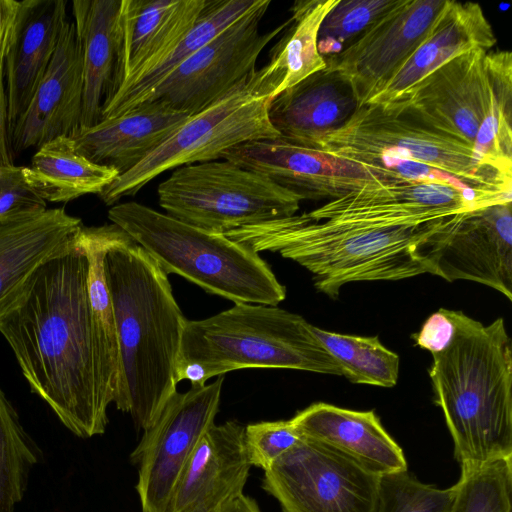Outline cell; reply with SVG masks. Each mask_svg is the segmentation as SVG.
<instances>
[{
    "label": "cell",
    "mask_w": 512,
    "mask_h": 512,
    "mask_svg": "<svg viewBox=\"0 0 512 512\" xmlns=\"http://www.w3.org/2000/svg\"><path fill=\"white\" fill-rule=\"evenodd\" d=\"M244 426L213 424L196 446L163 512H221L243 495L249 470Z\"/></svg>",
    "instance_id": "ac0fdd59"
},
{
    "label": "cell",
    "mask_w": 512,
    "mask_h": 512,
    "mask_svg": "<svg viewBox=\"0 0 512 512\" xmlns=\"http://www.w3.org/2000/svg\"><path fill=\"white\" fill-rule=\"evenodd\" d=\"M496 42L494 31L479 4L446 1L424 40L368 103L391 104L449 60L473 49L488 51Z\"/></svg>",
    "instance_id": "cb8c5ba5"
},
{
    "label": "cell",
    "mask_w": 512,
    "mask_h": 512,
    "mask_svg": "<svg viewBox=\"0 0 512 512\" xmlns=\"http://www.w3.org/2000/svg\"><path fill=\"white\" fill-rule=\"evenodd\" d=\"M315 149L361 165L385 179L398 180L400 167L413 160L477 189L512 191L511 176L483 165L471 146L428 126L399 104L356 107Z\"/></svg>",
    "instance_id": "52a82bcc"
},
{
    "label": "cell",
    "mask_w": 512,
    "mask_h": 512,
    "mask_svg": "<svg viewBox=\"0 0 512 512\" xmlns=\"http://www.w3.org/2000/svg\"><path fill=\"white\" fill-rule=\"evenodd\" d=\"M270 3L261 0L199 48L162 80L144 102H160L194 115L225 95L256 69L260 53L289 24L287 20L272 31L260 32V22Z\"/></svg>",
    "instance_id": "7c38bea8"
},
{
    "label": "cell",
    "mask_w": 512,
    "mask_h": 512,
    "mask_svg": "<svg viewBox=\"0 0 512 512\" xmlns=\"http://www.w3.org/2000/svg\"><path fill=\"white\" fill-rule=\"evenodd\" d=\"M207 2L121 0L116 71L107 101L161 63L192 29Z\"/></svg>",
    "instance_id": "e0dca14e"
},
{
    "label": "cell",
    "mask_w": 512,
    "mask_h": 512,
    "mask_svg": "<svg viewBox=\"0 0 512 512\" xmlns=\"http://www.w3.org/2000/svg\"><path fill=\"white\" fill-rule=\"evenodd\" d=\"M18 1L16 0H0V35L8 18L16 9Z\"/></svg>",
    "instance_id": "b9f144b4"
},
{
    "label": "cell",
    "mask_w": 512,
    "mask_h": 512,
    "mask_svg": "<svg viewBox=\"0 0 512 512\" xmlns=\"http://www.w3.org/2000/svg\"><path fill=\"white\" fill-rule=\"evenodd\" d=\"M429 376L461 472L512 457V345L503 318L432 355Z\"/></svg>",
    "instance_id": "277c9868"
},
{
    "label": "cell",
    "mask_w": 512,
    "mask_h": 512,
    "mask_svg": "<svg viewBox=\"0 0 512 512\" xmlns=\"http://www.w3.org/2000/svg\"><path fill=\"white\" fill-rule=\"evenodd\" d=\"M221 159L261 174L303 200L337 198L385 179L361 165L281 137L243 143L228 150Z\"/></svg>",
    "instance_id": "9a60e30c"
},
{
    "label": "cell",
    "mask_w": 512,
    "mask_h": 512,
    "mask_svg": "<svg viewBox=\"0 0 512 512\" xmlns=\"http://www.w3.org/2000/svg\"><path fill=\"white\" fill-rule=\"evenodd\" d=\"M169 275L178 274L234 303L277 306L286 288L260 255L224 234L211 233L129 201L108 211Z\"/></svg>",
    "instance_id": "5b68a950"
},
{
    "label": "cell",
    "mask_w": 512,
    "mask_h": 512,
    "mask_svg": "<svg viewBox=\"0 0 512 512\" xmlns=\"http://www.w3.org/2000/svg\"><path fill=\"white\" fill-rule=\"evenodd\" d=\"M337 1H297L291 7L288 29L273 46L270 60L264 66L276 85L275 97L311 75L325 70V59L317 48L318 31Z\"/></svg>",
    "instance_id": "f546056e"
},
{
    "label": "cell",
    "mask_w": 512,
    "mask_h": 512,
    "mask_svg": "<svg viewBox=\"0 0 512 512\" xmlns=\"http://www.w3.org/2000/svg\"><path fill=\"white\" fill-rule=\"evenodd\" d=\"M37 462L34 443L0 388V512H15Z\"/></svg>",
    "instance_id": "d6a6232c"
},
{
    "label": "cell",
    "mask_w": 512,
    "mask_h": 512,
    "mask_svg": "<svg viewBox=\"0 0 512 512\" xmlns=\"http://www.w3.org/2000/svg\"><path fill=\"white\" fill-rule=\"evenodd\" d=\"M455 485L438 488L425 484L408 470L380 476L377 512H450Z\"/></svg>",
    "instance_id": "d590c367"
},
{
    "label": "cell",
    "mask_w": 512,
    "mask_h": 512,
    "mask_svg": "<svg viewBox=\"0 0 512 512\" xmlns=\"http://www.w3.org/2000/svg\"><path fill=\"white\" fill-rule=\"evenodd\" d=\"M487 68L492 86V102L472 148L483 165L512 177L511 53L488 52Z\"/></svg>",
    "instance_id": "4dcf8cb0"
},
{
    "label": "cell",
    "mask_w": 512,
    "mask_h": 512,
    "mask_svg": "<svg viewBox=\"0 0 512 512\" xmlns=\"http://www.w3.org/2000/svg\"><path fill=\"white\" fill-rule=\"evenodd\" d=\"M66 16V0L18 1L4 59L10 136L49 67Z\"/></svg>",
    "instance_id": "ffe728a7"
},
{
    "label": "cell",
    "mask_w": 512,
    "mask_h": 512,
    "mask_svg": "<svg viewBox=\"0 0 512 512\" xmlns=\"http://www.w3.org/2000/svg\"><path fill=\"white\" fill-rule=\"evenodd\" d=\"M103 269L122 369L121 388L113 403L144 431L177 391L175 367L187 319L168 275L117 225L103 257Z\"/></svg>",
    "instance_id": "3957f363"
},
{
    "label": "cell",
    "mask_w": 512,
    "mask_h": 512,
    "mask_svg": "<svg viewBox=\"0 0 512 512\" xmlns=\"http://www.w3.org/2000/svg\"><path fill=\"white\" fill-rule=\"evenodd\" d=\"M290 421L302 438L323 444L375 474L407 470L401 447L374 411L318 402L299 411Z\"/></svg>",
    "instance_id": "603a6c76"
},
{
    "label": "cell",
    "mask_w": 512,
    "mask_h": 512,
    "mask_svg": "<svg viewBox=\"0 0 512 512\" xmlns=\"http://www.w3.org/2000/svg\"><path fill=\"white\" fill-rule=\"evenodd\" d=\"M121 0H74L72 13L82 53L81 129L101 119L114 82Z\"/></svg>",
    "instance_id": "484cf974"
},
{
    "label": "cell",
    "mask_w": 512,
    "mask_h": 512,
    "mask_svg": "<svg viewBox=\"0 0 512 512\" xmlns=\"http://www.w3.org/2000/svg\"><path fill=\"white\" fill-rule=\"evenodd\" d=\"M431 274L469 280L512 300L511 202L469 212L431 259Z\"/></svg>",
    "instance_id": "2e32d148"
},
{
    "label": "cell",
    "mask_w": 512,
    "mask_h": 512,
    "mask_svg": "<svg viewBox=\"0 0 512 512\" xmlns=\"http://www.w3.org/2000/svg\"><path fill=\"white\" fill-rule=\"evenodd\" d=\"M157 193L165 214L224 235L294 215L303 200L269 178L224 159L174 169Z\"/></svg>",
    "instance_id": "9c48e42d"
},
{
    "label": "cell",
    "mask_w": 512,
    "mask_h": 512,
    "mask_svg": "<svg viewBox=\"0 0 512 512\" xmlns=\"http://www.w3.org/2000/svg\"><path fill=\"white\" fill-rule=\"evenodd\" d=\"M116 228L115 224L83 226L80 231L90 267L88 295L93 321L98 370L102 391L111 404L121 388V357L115 315L103 269V257Z\"/></svg>",
    "instance_id": "83f0119b"
},
{
    "label": "cell",
    "mask_w": 512,
    "mask_h": 512,
    "mask_svg": "<svg viewBox=\"0 0 512 512\" xmlns=\"http://www.w3.org/2000/svg\"><path fill=\"white\" fill-rule=\"evenodd\" d=\"M194 364L203 382L243 368H284L342 376L302 316L277 306L235 303L201 320H186L177 364ZM176 368V367H175Z\"/></svg>",
    "instance_id": "8992f818"
},
{
    "label": "cell",
    "mask_w": 512,
    "mask_h": 512,
    "mask_svg": "<svg viewBox=\"0 0 512 512\" xmlns=\"http://www.w3.org/2000/svg\"><path fill=\"white\" fill-rule=\"evenodd\" d=\"M190 116L160 102H144L79 130L70 139L87 159L112 167L121 175L161 146Z\"/></svg>",
    "instance_id": "7402d4cb"
},
{
    "label": "cell",
    "mask_w": 512,
    "mask_h": 512,
    "mask_svg": "<svg viewBox=\"0 0 512 512\" xmlns=\"http://www.w3.org/2000/svg\"><path fill=\"white\" fill-rule=\"evenodd\" d=\"M260 1L208 0L192 29L162 62L103 105L100 121L124 114L143 103L154 88L182 62L258 6Z\"/></svg>",
    "instance_id": "f1b7e54d"
},
{
    "label": "cell",
    "mask_w": 512,
    "mask_h": 512,
    "mask_svg": "<svg viewBox=\"0 0 512 512\" xmlns=\"http://www.w3.org/2000/svg\"><path fill=\"white\" fill-rule=\"evenodd\" d=\"M301 439L290 420L261 421L244 428L248 461L264 471Z\"/></svg>",
    "instance_id": "8d00e7d4"
},
{
    "label": "cell",
    "mask_w": 512,
    "mask_h": 512,
    "mask_svg": "<svg viewBox=\"0 0 512 512\" xmlns=\"http://www.w3.org/2000/svg\"><path fill=\"white\" fill-rule=\"evenodd\" d=\"M397 2L338 0L323 19L318 31L317 48L320 55L325 59L340 53Z\"/></svg>",
    "instance_id": "e575fe53"
},
{
    "label": "cell",
    "mask_w": 512,
    "mask_h": 512,
    "mask_svg": "<svg viewBox=\"0 0 512 512\" xmlns=\"http://www.w3.org/2000/svg\"><path fill=\"white\" fill-rule=\"evenodd\" d=\"M468 213L438 216L401 183L378 179L309 212L225 235L258 254L275 252L299 263L314 275L318 291L336 298L350 282L431 273L432 254Z\"/></svg>",
    "instance_id": "6da1fadb"
},
{
    "label": "cell",
    "mask_w": 512,
    "mask_h": 512,
    "mask_svg": "<svg viewBox=\"0 0 512 512\" xmlns=\"http://www.w3.org/2000/svg\"><path fill=\"white\" fill-rule=\"evenodd\" d=\"M450 512H512V457L461 472Z\"/></svg>",
    "instance_id": "836d02e7"
},
{
    "label": "cell",
    "mask_w": 512,
    "mask_h": 512,
    "mask_svg": "<svg viewBox=\"0 0 512 512\" xmlns=\"http://www.w3.org/2000/svg\"><path fill=\"white\" fill-rule=\"evenodd\" d=\"M47 209V202L25 182L21 166L10 165L0 175V219Z\"/></svg>",
    "instance_id": "f35d334b"
},
{
    "label": "cell",
    "mask_w": 512,
    "mask_h": 512,
    "mask_svg": "<svg viewBox=\"0 0 512 512\" xmlns=\"http://www.w3.org/2000/svg\"><path fill=\"white\" fill-rule=\"evenodd\" d=\"M380 475L302 438L264 471L263 489L282 512H377Z\"/></svg>",
    "instance_id": "30bf717a"
},
{
    "label": "cell",
    "mask_w": 512,
    "mask_h": 512,
    "mask_svg": "<svg viewBox=\"0 0 512 512\" xmlns=\"http://www.w3.org/2000/svg\"><path fill=\"white\" fill-rule=\"evenodd\" d=\"M487 52L473 49L456 56L391 104L472 147L492 102Z\"/></svg>",
    "instance_id": "5bb4252c"
},
{
    "label": "cell",
    "mask_w": 512,
    "mask_h": 512,
    "mask_svg": "<svg viewBox=\"0 0 512 512\" xmlns=\"http://www.w3.org/2000/svg\"><path fill=\"white\" fill-rule=\"evenodd\" d=\"M479 323L462 311L440 308L427 318L414 340L417 346L436 355L447 350L460 334Z\"/></svg>",
    "instance_id": "74e56055"
},
{
    "label": "cell",
    "mask_w": 512,
    "mask_h": 512,
    "mask_svg": "<svg viewBox=\"0 0 512 512\" xmlns=\"http://www.w3.org/2000/svg\"><path fill=\"white\" fill-rule=\"evenodd\" d=\"M82 53L74 22L66 21L49 67L10 140L12 152L39 148L81 129Z\"/></svg>",
    "instance_id": "d6986e66"
},
{
    "label": "cell",
    "mask_w": 512,
    "mask_h": 512,
    "mask_svg": "<svg viewBox=\"0 0 512 512\" xmlns=\"http://www.w3.org/2000/svg\"><path fill=\"white\" fill-rule=\"evenodd\" d=\"M312 330L349 381L385 388L396 385L400 358L378 337L340 334L313 325Z\"/></svg>",
    "instance_id": "1f68e13d"
},
{
    "label": "cell",
    "mask_w": 512,
    "mask_h": 512,
    "mask_svg": "<svg viewBox=\"0 0 512 512\" xmlns=\"http://www.w3.org/2000/svg\"><path fill=\"white\" fill-rule=\"evenodd\" d=\"M81 229L37 269L0 319V333L31 390L69 431L91 438L105 432L110 403L100 383Z\"/></svg>",
    "instance_id": "7a4b0ae2"
},
{
    "label": "cell",
    "mask_w": 512,
    "mask_h": 512,
    "mask_svg": "<svg viewBox=\"0 0 512 512\" xmlns=\"http://www.w3.org/2000/svg\"><path fill=\"white\" fill-rule=\"evenodd\" d=\"M356 107L350 89L334 74L323 70L273 98L268 114L281 138L315 148Z\"/></svg>",
    "instance_id": "d4e9b609"
},
{
    "label": "cell",
    "mask_w": 512,
    "mask_h": 512,
    "mask_svg": "<svg viewBox=\"0 0 512 512\" xmlns=\"http://www.w3.org/2000/svg\"><path fill=\"white\" fill-rule=\"evenodd\" d=\"M15 12L16 9L8 18L0 35V162L3 164H13V152L11 148L10 133L8 128L7 99L4 80V59L10 39Z\"/></svg>",
    "instance_id": "ab89813d"
},
{
    "label": "cell",
    "mask_w": 512,
    "mask_h": 512,
    "mask_svg": "<svg viewBox=\"0 0 512 512\" xmlns=\"http://www.w3.org/2000/svg\"><path fill=\"white\" fill-rule=\"evenodd\" d=\"M82 226L63 208L0 219V319L20 301L37 269Z\"/></svg>",
    "instance_id": "44dd1931"
},
{
    "label": "cell",
    "mask_w": 512,
    "mask_h": 512,
    "mask_svg": "<svg viewBox=\"0 0 512 512\" xmlns=\"http://www.w3.org/2000/svg\"><path fill=\"white\" fill-rule=\"evenodd\" d=\"M221 512H261V510L253 498L243 494L229 503Z\"/></svg>",
    "instance_id": "60d3db41"
},
{
    "label": "cell",
    "mask_w": 512,
    "mask_h": 512,
    "mask_svg": "<svg viewBox=\"0 0 512 512\" xmlns=\"http://www.w3.org/2000/svg\"><path fill=\"white\" fill-rule=\"evenodd\" d=\"M445 0H398L340 53L325 58V71L367 104L396 75L427 36Z\"/></svg>",
    "instance_id": "4fadbf2b"
},
{
    "label": "cell",
    "mask_w": 512,
    "mask_h": 512,
    "mask_svg": "<svg viewBox=\"0 0 512 512\" xmlns=\"http://www.w3.org/2000/svg\"><path fill=\"white\" fill-rule=\"evenodd\" d=\"M224 376L175 392L131 454L142 512H163L185 464L219 410Z\"/></svg>",
    "instance_id": "8fae6325"
},
{
    "label": "cell",
    "mask_w": 512,
    "mask_h": 512,
    "mask_svg": "<svg viewBox=\"0 0 512 512\" xmlns=\"http://www.w3.org/2000/svg\"><path fill=\"white\" fill-rule=\"evenodd\" d=\"M276 86L264 67L192 115L161 146L98 194L106 205L135 195L160 174L184 165L221 159L246 142L280 137L269 119Z\"/></svg>",
    "instance_id": "ba28073f"
},
{
    "label": "cell",
    "mask_w": 512,
    "mask_h": 512,
    "mask_svg": "<svg viewBox=\"0 0 512 512\" xmlns=\"http://www.w3.org/2000/svg\"><path fill=\"white\" fill-rule=\"evenodd\" d=\"M22 171L28 186L51 203L98 195L119 176L116 169L80 154L70 137H58L37 148L30 165L22 167Z\"/></svg>",
    "instance_id": "4316f807"
}]
</instances>
